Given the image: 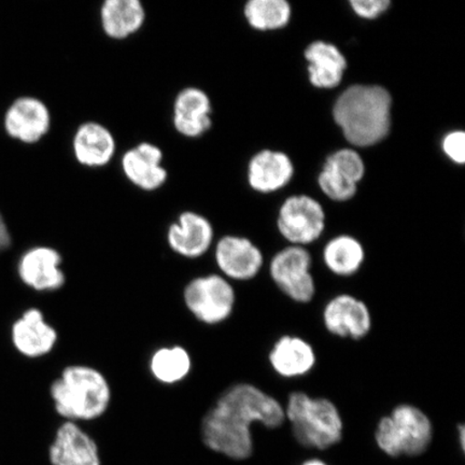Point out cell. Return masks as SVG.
I'll return each mask as SVG.
<instances>
[{
    "label": "cell",
    "mask_w": 465,
    "mask_h": 465,
    "mask_svg": "<svg viewBox=\"0 0 465 465\" xmlns=\"http://www.w3.org/2000/svg\"><path fill=\"white\" fill-rule=\"evenodd\" d=\"M304 57L313 86L331 90L341 84L348 65L345 55L335 45L317 40L307 46Z\"/></svg>",
    "instance_id": "obj_15"
},
{
    "label": "cell",
    "mask_w": 465,
    "mask_h": 465,
    "mask_svg": "<svg viewBox=\"0 0 465 465\" xmlns=\"http://www.w3.org/2000/svg\"><path fill=\"white\" fill-rule=\"evenodd\" d=\"M322 322L331 335L342 340L362 341L373 329L370 307L351 293L337 294L325 303Z\"/></svg>",
    "instance_id": "obj_9"
},
{
    "label": "cell",
    "mask_w": 465,
    "mask_h": 465,
    "mask_svg": "<svg viewBox=\"0 0 465 465\" xmlns=\"http://www.w3.org/2000/svg\"><path fill=\"white\" fill-rule=\"evenodd\" d=\"M50 122L49 110L43 102L23 97L8 110L5 126L10 136L23 143H34L49 131Z\"/></svg>",
    "instance_id": "obj_16"
},
{
    "label": "cell",
    "mask_w": 465,
    "mask_h": 465,
    "mask_svg": "<svg viewBox=\"0 0 465 465\" xmlns=\"http://www.w3.org/2000/svg\"><path fill=\"white\" fill-rule=\"evenodd\" d=\"M392 97L381 85L349 86L337 98L333 119L346 141L354 147L381 143L391 129Z\"/></svg>",
    "instance_id": "obj_2"
},
{
    "label": "cell",
    "mask_w": 465,
    "mask_h": 465,
    "mask_svg": "<svg viewBox=\"0 0 465 465\" xmlns=\"http://www.w3.org/2000/svg\"><path fill=\"white\" fill-rule=\"evenodd\" d=\"M318 184L323 194L334 202L351 201L358 192V184L348 182L325 167L319 173Z\"/></svg>",
    "instance_id": "obj_27"
},
{
    "label": "cell",
    "mask_w": 465,
    "mask_h": 465,
    "mask_svg": "<svg viewBox=\"0 0 465 465\" xmlns=\"http://www.w3.org/2000/svg\"><path fill=\"white\" fill-rule=\"evenodd\" d=\"M293 176V162L282 151L262 150L249 162L248 183L260 193L269 194L286 187Z\"/></svg>",
    "instance_id": "obj_13"
},
{
    "label": "cell",
    "mask_w": 465,
    "mask_h": 465,
    "mask_svg": "<svg viewBox=\"0 0 465 465\" xmlns=\"http://www.w3.org/2000/svg\"><path fill=\"white\" fill-rule=\"evenodd\" d=\"M10 242L11 240L7 225H5L2 214H0V252L7 248L10 245Z\"/></svg>",
    "instance_id": "obj_30"
},
{
    "label": "cell",
    "mask_w": 465,
    "mask_h": 465,
    "mask_svg": "<svg viewBox=\"0 0 465 465\" xmlns=\"http://www.w3.org/2000/svg\"><path fill=\"white\" fill-rule=\"evenodd\" d=\"M441 148L450 161L456 164L463 165L465 162V133L452 131L444 137Z\"/></svg>",
    "instance_id": "obj_29"
},
{
    "label": "cell",
    "mask_w": 465,
    "mask_h": 465,
    "mask_svg": "<svg viewBox=\"0 0 465 465\" xmlns=\"http://www.w3.org/2000/svg\"><path fill=\"white\" fill-rule=\"evenodd\" d=\"M249 25L257 31H278L289 25L292 8L286 0H250L243 9Z\"/></svg>",
    "instance_id": "obj_24"
},
{
    "label": "cell",
    "mask_w": 465,
    "mask_h": 465,
    "mask_svg": "<svg viewBox=\"0 0 465 465\" xmlns=\"http://www.w3.org/2000/svg\"><path fill=\"white\" fill-rule=\"evenodd\" d=\"M366 252L358 238L341 234L331 238L322 249V261L327 270L337 277L357 275L365 263Z\"/></svg>",
    "instance_id": "obj_21"
},
{
    "label": "cell",
    "mask_w": 465,
    "mask_h": 465,
    "mask_svg": "<svg viewBox=\"0 0 465 465\" xmlns=\"http://www.w3.org/2000/svg\"><path fill=\"white\" fill-rule=\"evenodd\" d=\"M286 422L281 401L250 382L226 389L216 405L202 421L203 445L217 455L232 461H245L252 456V426L278 429Z\"/></svg>",
    "instance_id": "obj_1"
},
{
    "label": "cell",
    "mask_w": 465,
    "mask_h": 465,
    "mask_svg": "<svg viewBox=\"0 0 465 465\" xmlns=\"http://www.w3.org/2000/svg\"><path fill=\"white\" fill-rule=\"evenodd\" d=\"M216 262L228 281L250 282L263 270L265 258L262 250L249 238L228 235L217 243Z\"/></svg>",
    "instance_id": "obj_10"
},
{
    "label": "cell",
    "mask_w": 465,
    "mask_h": 465,
    "mask_svg": "<svg viewBox=\"0 0 465 465\" xmlns=\"http://www.w3.org/2000/svg\"><path fill=\"white\" fill-rule=\"evenodd\" d=\"M14 344L29 358L43 357L54 349L57 341L54 328L45 322L42 312L29 310L15 323Z\"/></svg>",
    "instance_id": "obj_20"
},
{
    "label": "cell",
    "mask_w": 465,
    "mask_h": 465,
    "mask_svg": "<svg viewBox=\"0 0 465 465\" xmlns=\"http://www.w3.org/2000/svg\"><path fill=\"white\" fill-rule=\"evenodd\" d=\"M212 104L205 92L196 87L184 89L176 98L173 124L187 137H199L212 126Z\"/></svg>",
    "instance_id": "obj_18"
},
{
    "label": "cell",
    "mask_w": 465,
    "mask_h": 465,
    "mask_svg": "<svg viewBox=\"0 0 465 465\" xmlns=\"http://www.w3.org/2000/svg\"><path fill=\"white\" fill-rule=\"evenodd\" d=\"M167 241L174 252L195 259L205 254L213 242V229L199 213H184L168 230Z\"/></svg>",
    "instance_id": "obj_17"
},
{
    "label": "cell",
    "mask_w": 465,
    "mask_h": 465,
    "mask_svg": "<svg viewBox=\"0 0 465 465\" xmlns=\"http://www.w3.org/2000/svg\"><path fill=\"white\" fill-rule=\"evenodd\" d=\"M284 416L294 439L308 450H327L340 444L344 435V420L332 400L312 397L305 391L289 394Z\"/></svg>",
    "instance_id": "obj_4"
},
{
    "label": "cell",
    "mask_w": 465,
    "mask_h": 465,
    "mask_svg": "<svg viewBox=\"0 0 465 465\" xmlns=\"http://www.w3.org/2000/svg\"><path fill=\"white\" fill-rule=\"evenodd\" d=\"M323 167L356 184L362 182L365 174L362 156L351 148L340 149L330 154Z\"/></svg>",
    "instance_id": "obj_26"
},
{
    "label": "cell",
    "mask_w": 465,
    "mask_h": 465,
    "mask_svg": "<svg viewBox=\"0 0 465 465\" xmlns=\"http://www.w3.org/2000/svg\"><path fill=\"white\" fill-rule=\"evenodd\" d=\"M190 354L183 347L162 348L151 358V373L163 383L182 381L191 371Z\"/></svg>",
    "instance_id": "obj_25"
},
{
    "label": "cell",
    "mask_w": 465,
    "mask_h": 465,
    "mask_svg": "<svg viewBox=\"0 0 465 465\" xmlns=\"http://www.w3.org/2000/svg\"><path fill=\"white\" fill-rule=\"evenodd\" d=\"M50 465H104L100 446L78 423L65 421L49 447Z\"/></svg>",
    "instance_id": "obj_11"
},
{
    "label": "cell",
    "mask_w": 465,
    "mask_h": 465,
    "mask_svg": "<svg viewBox=\"0 0 465 465\" xmlns=\"http://www.w3.org/2000/svg\"><path fill=\"white\" fill-rule=\"evenodd\" d=\"M354 14L365 20H375L391 8V0H351Z\"/></svg>",
    "instance_id": "obj_28"
},
{
    "label": "cell",
    "mask_w": 465,
    "mask_h": 465,
    "mask_svg": "<svg viewBox=\"0 0 465 465\" xmlns=\"http://www.w3.org/2000/svg\"><path fill=\"white\" fill-rule=\"evenodd\" d=\"M162 151L154 144L141 143L127 151L122 160L126 177L137 187L156 190L166 182L167 173L162 167Z\"/></svg>",
    "instance_id": "obj_19"
},
{
    "label": "cell",
    "mask_w": 465,
    "mask_h": 465,
    "mask_svg": "<svg viewBox=\"0 0 465 465\" xmlns=\"http://www.w3.org/2000/svg\"><path fill=\"white\" fill-rule=\"evenodd\" d=\"M115 150L113 134L101 124H85L79 127L74 138L75 158L81 164L104 166L112 160Z\"/></svg>",
    "instance_id": "obj_22"
},
{
    "label": "cell",
    "mask_w": 465,
    "mask_h": 465,
    "mask_svg": "<svg viewBox=\"0 0 465 465\" xmlns=\"http://www.w3.org/2000/svg\"><path fill=\"white\" fill-rule=\"evenodd\" d=\"M272 283L290 301L310 304L316 298L317 283L312 274V257L305 247L288 245L270 261Z\"/></svg>",
    "instance_id": "obj_6"
},
{
    "label": "cell",
    "mask_w": 465,
    "mask_h": 465,
    "mask_svg": "<svg viewBox=\"0 0 465 465\" xmlns=\"http://www.w3.org/2000/svg\"><path fill=\"white\" fill-rule=\"evenodd\" d=\"M458 440L460 444V450L462 452L465 450V427L464 424H459L458 428Z\"/></svg>",
    "instance_id": "obj_31"
},
{
    "label": "cell",
    "mask_w": 465,
    "mask_h": 465,
    "mask_svg": "<svg viewBox=\"0 0 465 465\" xmlns=\"http://www.w3.org/2000/svg\"><path fill=\"white\" fill-rule=\"evenodd\" d=\"M144 15L138 0H107L102 7L104 31L109 37L124 39L142 27Z\"/></svg>",
    "instance_id": "obj_23"
},
{
    "label": "cell",
    "mask_w": 465,
    "mask_h": 465,
    "mask_svg": "<svg viewBox=\"0 0 465 465\" xmlns=\"http://www.w3.org/2000/svg\"><path fill=\"white\" fill-rule=\"evenodd\" d=\"M272 371L284 380H295L312 373L317 364V353L310 341L299 335L279 337L269 351Z\"/></svg>",
    "instance_id": "obj_12"
},
{
    "label": "cell",
    "mask_w": 465,
    "mask_h": 465,
    "mask_svg": "<svg viewBox=\"0 0 465 465\" xmlns=\"http://www.w3.org/2000/svg\"><path fill=\"white\" fill-rule=\"evenodd\" d=\"M184 302L189 311L206 324H219L228 320L236 304L234 287L221 275L193 279L184 289Z\"/></svg>",
    "instance_id": "obj_8"
},
{
    "label": "cell",
    "mask_w": 465,
    "mask_h": 465,
    "mask_svg": "<svg viewBox=\"0 0 465 465\" xmlns=\"http://www.w3.org/2000/svg\"><path fill=\"white\" fill-rule=\"evenodd\" d=\"M301 465H329L328 463L323 462L322 460H319V459H310Z\"/></svg>",
    "instance_id": "obj_32"
},
{
    "label": "cell",
    "mask_w": 465,
    "mask_h": 465,
    "mask_svg": "<svg viewBox=\"0 0 465 465\" xmlns=\"http://www.w3.org/2000/svg\"><path fill=\"white\" fill-rule=\"evenodd\" d=\"M51 397L57 414L66 421H92L107 411L112 391L104 376L84 365L68 366L52 383Z\"/></svg>",
    "instance_id": "obj_3"
},
{
    "label": "cell",
    "mask_w": 465,
    "mask_h": 465,
    "mask_svg": "<svg viewBox=\"0 0 465 465\" xmlns=\"http://www.w3.org/2000/svg\"><path fill=\"white\" fill-rule=\"evenodd\" d=\"M434 428L420 407L411 403L395 405L382 416L375 429V441L387 456L418 457L431 446Z\"/></svg>",
    "instance_id": "obj_5"
},
{
    "label": "cell",
    "mask_w": 465,
    "mask_h": 465,
    "mask_svg": "<svg viewBox=\"0 0 465 465\" xmlns=\"http://www.w3.org/2000/svg\"><path fill=\"white\" fill-rule=\"evenodd\" d=\"M325 226L323 206L312 196H290L279 208L277 229L289 245L307 248L323 235Z\"/></svg>",
    "instance_id": "obj_7"
},
{
    "label": "cell",
    "mask_w": 465,
    "mask_h": 465,
    "mask_svg": "<svg viewBox=\"0 0 465 465\" xmlns=\"http://www.w3.org/2000/svg\"><path fill=\"white\" fill-rule=\"evenodd\" d=\"M62 257L56 250L37 247L29 250L20 260L19 275L28 287L37 291H55L65 283L61 270Z\"/></svg>",
    "instance_id": "obj_14"
}]
</instances>
